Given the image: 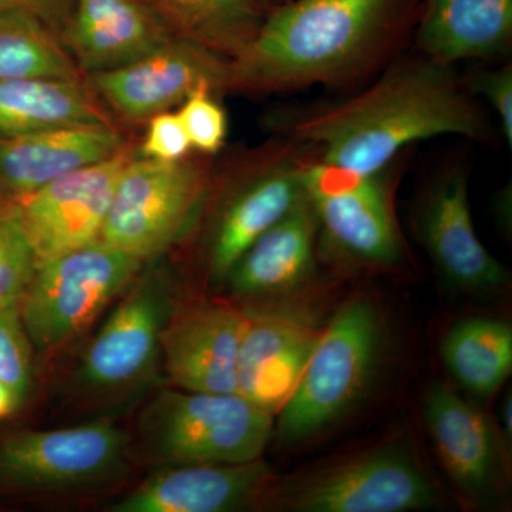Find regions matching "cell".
Here are the masks:
<instances>
[{"instance_id":"obj_5","label":"cell","mask_w":512,"mask_h":512,"mask_svg":"<svg viewBox=\"0 0 512 512\" xmlns=\"http://www.w3.org/2000/svg\"><path fill=\"white\" fill-rule=\"evenodd\" d=\"M143 265L97 241L37 266L18 305L33 348L50 355L73 342L126 291Z\"/></svg>"},{"instance_id":"obj_23","label":"cell","mask_w":512,"mask_h":512,"mask_svg":"<svg viewBox=\"0 0 512 512\" xmlns=\"http://www.w3.org/2000/svg\"><path fill=\"white\" fill-rule=\"evenodd\" d=\"M87 126H116L84 82L19 79L0 82V138Z\"/></svg>"},{"instance_id":"obj_33","label":"cell","mask_w":512,"mask_h":512,"mask_svg":"<svg viewBox=\"0 0 512 512\" xmlns=\"http://www.w3.org/2000/svg\"><path fill=\"white\" fill-rule=\"evenodd\" d=\"M23 400L8 383L0 380V419L10 416L22 406Z\"/></svg>"},{"instance_id":"obj_6","label":"cell","mask_w":512,"mask_h":512,"mask_svg":"<svg viewBox=\"0 0 512 512\" xmlns=\"http://www.w3.org/2000/svg\"><path fill=\"white\" fill-rule=\"evenodd\" d=\"M212 184L205 158L134 157L114 192L100 241L140 261L163 254L197 220Z\"/></svg>"},{"instance_id":"obj_16","label":"cell","mask_w":512,"mask_h":512,"mask_svg":"<svg viewBox=\"0 0 512 512\" xmlns=\"http://www.w3.org/2000/svg\"><path fill=\"white\" fill-rule=\"evenodd\" d=\"M59 37L84 77L119 69L174 39L146 0H69Z\"/></svg>"},{"instance_id":"obj_13","label":"cell","mask_w":512,"mask_h":512,"mask_svg":"<svg viewBox=\"0 0 512 512\" xmlns=\"http://www.w3.org/2000/svg\"><path fill=\"white\" fill-rule=\"evenodd\" d=\"M128 288L84 352L80 382L94 392L127 390L161 355V335L174 311L170 282L163 271H148Z\"/></svg>"},{"instance_id":"obj_27","label":"cell","mask_w":512,"mask_h":512,"mask_svg":"<svg viewBox=\"0 0 512 512\" xmlns=\"http://www.w3.org/2000/svg\"><path fill=\"white\" fill-rule=\"evenodd\" d=\"M37 268L15 201L0 198V309L18 306Z\"/></svg>"},{"instance_id":"obj_17","label":"cell","mask_w":512,"mask_h":512,"mask_svg":"<svg viewBox=\"0 0 512 512\" xmlns=\"http://www.w3.org/2000/svg\"><path fill=\"white\" fill-rule=\"evenodd\" d=\"M274 481L262 458L167 466L111 505L114 512H228L254 505Z\"/></svg>"},{"instance_id":"obj_1","label":"cell","mask_w":512,"mask_h":512,"mask_svg":"<svg viewBox=\"0 0 512 512\" xmlns=\"http://www.w3.org/2000/svg\"><path fill=\"white\" fill-rule=\"evenodd\" d=\"M284 131L318 163L363 175L387 170L416 141L446 134L493 140V127L466 83L426 55L390 64L357 96L288 117Z\"/></svg>"},{"instance_id":"obj_4","label":"cell","mask_w":512,"mask_h":512,"mask_svg":"<svg viewBox=\"0 0 512 512\" xmlns=\"http://www.w3.org/2000/svg\"><path fill=\"white\" fill-rule=\"evenodd\" d=\"M382 328L363 296L343 303L319 333L295 389L279 409L276 430L286 443L319 433L348 412L375 370Z\"/></svg>"},{"instance_id":"obj_12","label":"cell","mask_w":512,"mask_h":512,"mask_svg":"<svg viewBox=\"0 0 512 512\" xmlns=\"http://www.w3.org/2000/svg\"><path fill=\"white\" fill-rule=\"evenodd\" d=\"M228 62L205 47L174 37L126 66L90 74L86 83L110 114L138 123L181 106L198 89L225 93Z\"/></svg>"},{"instance_id":"obj_24","label":"cell","mask_w":512,"mask_h":512,"mask_svg":"<svg viewBox=\"0 0 512 512\" xmlns=\"http://www.w3.org/2000/svg\"><path fill=\"white\" fill-rule=\"evenodd\" d=\"M178 39L235 59L254 40L271 10L266 0H146Z\"/></svg>"},{"instance_id":"obj_11","label":"cell","mask_w":512,"mask_h":512,"mask_svg":"<svg viewBox=\"0 0 512 512\" xmlns=\"http://www.w3.org/2000/svg\"><path fill=\"white\" fill-rule=\"evenodd\" d=\"M133 148L56 178L16 200L37 266L100 241L114 192Z\"/></svg>"},{"instance_id":"obj_2","label":"cell","mask_w":512,"mask_h":512,"mask_svg":"<svg viewBox=\"0 0 512 512\" xmlns=\"http://www.w3.org/2000/svg\"><path fill=\"white\" fill-rule=\"evenodd\" d=\"M421 0H289L228 62L225 92L343 86L392 59L419 19Z\"/></svg>"},{"instance_id":"obj_29","label":"cell","mask_w":512,"mask_h":512,"mask_svg":"<svg viewBox=\"0 0 512 512\" xmlns=\"http://www.w3.org/2000/svg\"><path fill=\"white\" fill-rule=\"evenodd\" d=\"M191 147L204 156L218 153L227 138V114L210 89H198L178 110Z\"/></svg>"},{"instance_id":"obj_28","label":"cell","mask_w":512,"mask_h":512,"mask_svg":"<svg viewBox=\"0 0 512 512\" xmlns=\"http://www.w3.org/2000/svg\"><path fill=\"white\" fill-rule=\"evenodd\" d=\"M32 343L18 306L0 309V380L25 402L33 380Z\"/></svg>"},{"instance_id":"obj_18","label":"cell","mask_w":512,"mask_h":512,"mask_svg":"<svg viewBox=\"0 0 512 512\" xmlns=\"http://www.w3.org/2000/svg\"><path fill=\"white\" fill-rule=\"evenodd\" d=\"M319 332L291 313L249 315L239 346L237 393L266 412H279L308 362Z\"/></svg>"},{"instance_id":"obj_25","label":"cell","mask_w":512,"mask_h":512,"mask_svg":"<svg viewBox=\"0 0 512 512\" xmlns=\"http://www.w3.org/2000/svg\"><path fill=\"white\" fill-rule=\"evenodd\" d=\"M441 357L448 373L467 392L490 396L511 375V325L494 318L460 320L444 336Z\"/></svg>"},{"instance_id":"obj_19","label":"cell","mask_w":512,"mask_h":512,"mask_svg":"<svg viewBox=\"0 0 512 512\" xmlns=\"http://www.w3.org/2000/svg\"><path fill=\"white\" fill-rule=\"evenodd\" d=\"M130 147L116 126H87L0 138V198L20 200L86 165Z\"/></svg>"},{"instance_id":"obj_8","label":"cell","mask_w":512,"mask_h":512,"mask_svg":"<svg viewBox=\"0 0 512 512\" xmlns=\"http://www.w3.org/2000/svg\"><path fill=\"white\" fill-rule=\"evenodd\" d=\"M309 157L308 148L286 137L249 151L234 164L208 241V268L215 281L224 282L256 239L301 200Z\"/></svg>"},{"instance_id":"obj_20","label":"cell","mask_w":512,"mask_h":512,"mask_svg":"<svg viewBox=\"0 0 512 512\" xmlns=\"http://www.w3.org/2000/svg\"><path fill=\"white\" fill-rule=\"evenodd\" d=\"M417 45L436 62L501 56L512 42V0H424Z\"/></svg>"},{"instance_id":"obj_30","label":"cell","mask_w":512,"mask_h":512,"mask_svg":"<svg viewBox=\"0 0 512 512\" xmlns=\"http://www.w3.org/2000/svg\"><path fill=\"white\" fill-rule=\"evenodd\" d=\"M147 121L146 137L140 147L141 157L173 163L190 154V138L178 111H163Z\"/></svg>"},{"instance_id":"obj_14","label":"cell","mask_w":512,"mask_h":512,"mask_svg":"<svg viewBox=\"0 0 512 512\" xmlns=\"http://www.w3.org/2000/svg\"><path fill=\"white\" fill-rule=\"evenodd\" d=\"M248 313L225 303H194L171 312L161 335V355L178 389L237 393L239 346Z\"/></svg>"},{"instance_id":"obj_9","label":"cell","mask_w":512,"mask_h":512,"mask_svg":"<svg viewBox=\"0 0 512 512\" xmlns=\"http://www.w3.org/2000/svg\"><path fill=\"white\" fill-rule=\"evenodd\" d=\"M128 437L110 421L60 430H26L0 441V483L35 493L84 490L116 477Z\"/></svg>"},{"instance_id":"obj_32","label":"cell","mask_w":512,"mask_h":512,"mask_svg":"<svg viewBox=\"0 0 512 512\" xmlns=\"http://www.w3.org/2000/svg\"><path fill=\"white\" fill-rule=\"evenodd\" d=\"M69 0H0V13L22 10L45 22L59 36Z\"/></svg>"},{"instance_id":"obj_31","label":"cell","mask_w":512,"mask_h":512,"mask_svg":"<svg viewBox=\"0 0 512 512\" xmlns=\"http://www.w3.org/2000/svg\"><path fill=\"white\" fill-rule=\"evenodd\" d=\"M473 96H483L500 117L504 140L512 146V67L474 74L466 83Z\"/></svg>"},{"instance_id":"obj_3","label":"cell","mask_w":512,"mask_h":512,"mask_svg":"<svg viewBox=\"0 0 512 512\" xmlns=\"http://www.w3.org/2000/svg\"><path fill=\"white\" fill-rule=\"evenodd\" d=\"M272 414L241 394L163 390L138 423V439L160 466L238 464L262 458Z\"/></svg>"},{"instance_id":"obj_22","label":"cell","mask_w":512,"mask_h":512,"mask_svg":"<svg viewBox=\"0 0 512 512\" xmlns=\"http://www.w3.org/2000/svg\"><path fill=\"white\" fill-rule=\"evenodd\" d=\"M318 220L305 191L288 214L256 239L225 278L241 298L274 295L301 285L315 266Z\"/></svg>"},{"instance_id":"obj_26","label":"cell","mask_w":512,"mask_h":512,"mask_svg":"<svg viewBox=\"0 0 512 512\" xmlns=\"http://www.w3.org/2000/svg\"><path fill=\"white\" fill-rule=\"evenodd\" d=\"M55 79L84 82L55 30L22 10L0 13V82Z\"/></svg>"},{"instance_id":"obj_15","label":"cell","mask_w":512,"mask_h":512,"mask_svg":"<svg viewBox=\"0 0 512 512\" xmlns=\"http://www.w3.org/2000/svg\"><path fill=\"white\" fill-rule=\"evenodd\" d=\"M417 232L448 284L466 291L507 284V269L487 251L474 228L463 167L440 174L427 188L417 214Z\"/></svg>"},{"instance_id":"obj_10","label":"cell","mask_w":512,"mask_h":512,"mask_svg":"<svg viewBox=\"0 0 512 512\" xmlns=\"http://www.w3.org/2000/svg\"><path fill=\"white\" fill-rule=\"evenodd\" d=\"M387 170L355 174L312 157L303 168V191L320 231L333 249L353 261L384 266L402 258Z\"/></svg>"},{"instance_id":"obj_34","label":"cell","mask_w":512,"mask_h":512,"mask_svg":"<svg viewBox=\"0 0 512 512\" xmlns=\"http://www.w3.org/2000/svg\"><path fill=\"white\" fill-rule=\"evenodd\" d=\"M512 402L511 394H508V399L504 400L503 409H501V420H503V427L505 433H508V437H511L512 433Z\"/></svg>"},{"instance_id":"obj_7","label":"cell","mask_w":512,"mask_h":512,"mask_svg":"<svg viewBox=\"0 0 512 512\" xmlns=\"http://www.w3.org/2000/svg\"><path fill=\"white\" fill-rule=\"evenodd\" d=\"M439 500L412 447L392 439L293 478L278 505L299 512H409L437 507Z\"/></svg>"},{"instance_id":"obj_21","label":"cell","mask_w":512,"mask_h":512,"mask_svg":"<svg viewBox=\"0 0 512 512\" xmlns=\"http://www.w3.org/2000/svg\"><path fill=\"white\" fill-rule=\"evenodd\" d=\"M424 421L448 476L471 497H483L493 484L497 446L483 413L443 384L424 397Z\"/></svg>"}]
</instances>
